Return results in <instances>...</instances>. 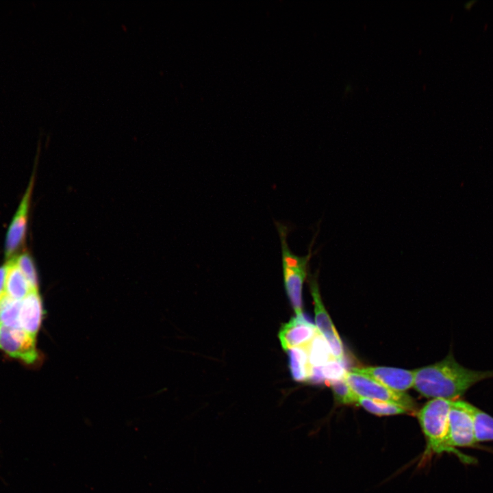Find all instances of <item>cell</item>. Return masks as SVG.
<instances>
[{
    "label": "cell",
    "instance_id": "obj_5",
    "mask_svg": "<svg viewBox=\"0 0 493 493\" xmlns=\"http://www.w3.org/2000/svg\"><path fill=\"white\" fill-rule=\"evenodd\" d=\"M344 379L359 397L398 404L409 412L415 408V403L408 394L392 390L368 376L351 371L346 373Z\"/></svg>",
    "mask_w": 493,
    "mask_h": 493
},
{
    "label": "cell",
    "instance_id": "obj_9",
    "mask_svg": "<svg viewBox=\"0 0 493 493\" xmlns=\"http://www.w3.org/2000/svg\"><path fill=\"white\" fill-rule=\"evenodd\" d=\"M351 371L368 376L392 390L404 392L414 386V371L376 366L353 368Z\"/></svg>",
    "mask_w": 493,
    "mask_h": 493
},
{
    "label": "cell",
    "instance_id": "obj_7",
    "mask_svg": "<svg viewBox=\"0 0 493 493\" xmlns=\"http://www.w3.org/2000/svg\"><path fill=\"white\" fill-rule=\"evenodd\" d=\"M309 283L314 300L316 327L329 344L333 357L341 361L344 356L343 345L322 303L316 279L311 277Z\"/></svg>",
    "mask_w": 493,
    "mask_h": 493
},
{
    "label": "cell",
    "instance_id": "obj_2",
    "mask_svg": "<svg viewBox=\"0 0 493 493\" xmlns=\"http://www.w3.org/2000/svg\"><path fill=\"white\" fill-rule=\"evenodd\" d=\"M279 233L283 267L284 286L287 295L296 315L303 313L302 290L303 282L307 276V266L312 251L307 255L298 256L290 250L288 243V235L290 229L288 225L275 221Z\"/></svg>",
    "mask_w": 493,
    "mask_h": 493
},
{
    "label": "cell",
    "instance_id": "obj_21",
    "mask_svg": "<svg viewBox=\"0 0 493 493\" xmlns=\"http://www.w3.org/2000/svg\"><path fill=\"white\" fill-rule=\"evenodd\" d=\"M6 264L0 267V299L5 294Z\"/></svg>",
    "mask_w": 493,
    "mask_h": 493
},
{
    "label": "cell",
    "instance_id": "obj_19",
    "mask_svg": "<svg viewBox=\"0 0 493 493\" xmlns=\"http://www.w3.org/2000/svg\"><path fill=\"white\" fill-rule=\"evenodd\" d=\"M331 388L336 401L344 405L357 403V396L353 392L344 378L327 383Z\"/></svg>",
    "mask_w": 493,
    "mask_h": 493
},
{
    "label": "cell",
    "instance_id": "obj_14",
    "mask_svg": "<svg viewBox=\"0 0 493 493\" xmlns=\"http://www.w3.org/2000/svg\"><path fill=\"white\" fill-rule=\"evenodd\" d=\"M305 348L312 367L323 366L335 359L329 344L318 331Z\"/></svg>",
    "mask_w": 493,
    "mask_h": 493
},
{
    "label": "cell",
    "instance_id": "obj_3",
    "mask_svg": "<svg viewBox=\"0 0 493 493\" xmlns=\"http://www.w3.org/2000/svg\"><path fill=\"white\" fill-rule=\"evenodd\" d=\"M453 401L433 399L418 413L427 440L425 455L443 452L453 453L448 445V414Z\"/></svg>",
    "mask_w": 493,
    "mask_h": 493
},
{
    "label": "cell",
    "instance_id": "obj_17",
    "mask_svg": "<svg viewBox=\"0 0 493 493\" xmlns=\"http://www.w3.org/2000/svg\"><path fill=\"white\" fill-rule=\"evenodd\" d=\"M21 301L5 294L0 299V325L10 328H21L19 313Z\"/></svg>",
    "mask_w": 493,
    "mask_h": 493
},
{
    "label": "cell",
    "instance_id": "obj_4",
    "mask_svg": "<svg viewBox=\"0 0 493 493\" xmlns=\"http://www.w3.org/2000/svg\"><path fill=\"white\" fill-rule=\"evenodd\" d=\"M472 404L457 399L452 401L448 414V445L461 462L472 464L475 459L456 449L471 447L477 442L474 434Z\"/></svg>",
    "mask_w": 493,
    "mask_h": 493
},
{
    "label": "cell",
    "instance_id": "obj_6",
    "mask_svg": "<svg viewBox=\"0 0 493 493\" xmlns=\"http://www.w3.org/2000/svg\"><path fill=\"white\" fill-rule=\"evenodd\" d=\"M36 339L21 328L0 325V351L27 364H32L39 359Z\"/></svg>",
    "mask_w": 493,
    "mask_h": 493
},
{
    "label": "cell",
    "instance_id": "obj_16",
    "mask_svg": "<svg viewBox=\"0 0 493 493\" xmlns=\"http://www.w3.org/2000/svg\"><path fill=\"white\" fill-rule=\"evenodd\" d=\"M474 434L477 443L493 440V417L473 406Z\"/></svg>",
    "mask_w": 493,
    "mask_h": 493
},
{
    "label": "cell",
    "instance_id": "obj_10",
    "mask_svg": "<svg viewBox=\"0 0 493 493\" xmlns=\"http://www.w3.org/2000/svg\"><path fill=\"white\" fill-rule=\"evenodd\" d=\"M32 188L31 179L7 233L5 254L8 260L14 257L15 253L25 242Z\"/></svg>",
    "mask_w": 493,
    "mask_h": 493
},
{
    "label": "cell",
    "instance_id": "obj_18",
    "mask_svg": "<svg viewBox=\"0 0 493 493\" xmlns=\"http://www.w3.org/2000/svg\"><path fill=\"white\" fill-rule=\"evenodd\" d=\"M357 404L361 405L368 412L377 416L398 415L409 412L398 404L359 396H357Z\"/></svg>",
    "mask_w": 493,
    "mask_h": 493
},
{
    "label": "cell",
    "instance_id": "obj_12",
    "mask_svg": "<svg viewBox=\"0 0 493 493\" xmlns=\"http://www.w3.org/2000/svg\"><path fill=\"white\" fill-rule=\"evenodd\" d=\"M6 265L5 294L14 299L21 301L34 290L17 266L15 257L8 260Z\"/></svg>",
    "mask_w": 493,
    "mask_h": 493
},
{
    "label": "cell",
    "instance_id": "obj_1",
    "mask_svg": "<svg viewBox=\"0 0 493 493\" xmlns=\"http://www.w3.org/2000/svg\"><path fill=\"white\" fill-rule=\"evenodd\" d=\"M414 388L427 398L457 400L473 385L493 377V370L460 365L451 353L435 364L414 370Z\"/></svg>",
    "mask_w": 493,
    "mask_h": 493
},
{
    "label": "cell",
    "instance_id": "obj_15",
    "mask_svg": "<svg viewBox=\"0 0 493 493\" xmlns=\"http://www.w3.org/2000/svg\"><path fill=\"white\" fill-rule=\"evenodd\" d=\"M347 371L341 361L333 359L320 367H312L308 381L313 383H321L343 379Z\"/></svg>",
    "mask_w": 493,
    "mask_h": 493
},
{
    "label": "cell",
    "instance_id": "obj_13",
    "mask_svg": "<svg viewBox=\"0 0 493 493\" xmlns=\"http://www.w3.org/2000/svg\"><path fill=\"white\" fill-rule=\"evenodd\" d=\"M292 379L299 382L308 381L311 366L305 347H295L287 351Z\"/></svg>",
    "mask_w": 493,
    "mask_h": 493
},
{
    "label": "cell",
    "instance_id": "obj_11",
    "mask_svg": "<svg viewBox=\"0 0 493 493\" xmlns=\"http://www.w3.org/2000/svg\"><path fill=\"white\" fill-rule=\"evenodd\" d=\"M42 302L38 290L29 292L21 302L19 323L22 329L36 338L43 318Z\"/></svg>",
    "mask_w": 493,
    "mask_h": 493
},
{
    "label": "cell",
    "instance_id": "obj_8",
    "mask_svg": "<svg viewBox=\"0 0 493 493\" xmlns=\"http://www.w3.org/2000/svg\"><path fill=\"white\" fill-rule=\"evenodd\" d=\"M318 329L303 313L283 324L279 332V338L283 350L305 347L316 335Z\"/></svg>",
    "mask_w": 493,
    "mask_h": 493
},
{
    "label": "cell",
    "instance_id": "obj_20",
    "mask_svg": "<svg viewBox=\"0 0 493 493\" xmlns=\"http://www.w3.org/2000/svg\"><path fill=\"white\" fill-rule=\"evenodd\" d=\"M15 261L32 290H38L37 273L31 256L27 253H24L15 257Z\"/></svg>",
    "mask_w": 493,
    "mask_h": 493
}]
</instances>
